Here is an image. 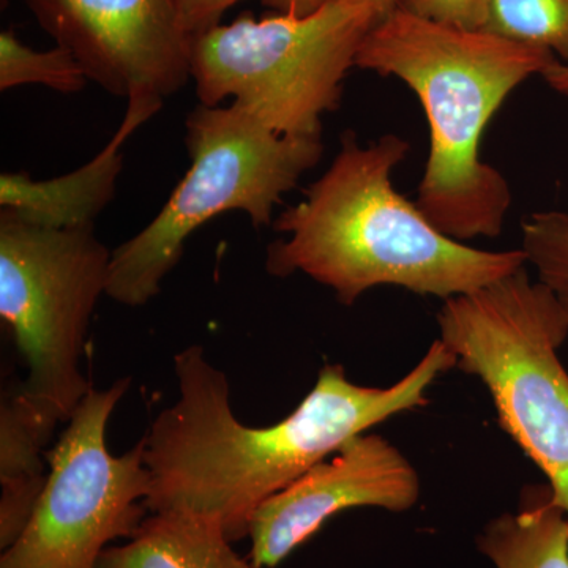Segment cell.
Wrapping results in <instances>:
<instances>
[{
	"label": "cell",
	"mask_w": 568,
	"mask_h": 568,
	"mask_svg": "<svg viewBox=\"0 0 568 568\" xmlns=\"http://www.w3.org/2000/svg\"><path fill=\"white\" fill-rule=\"evenodd\" d=\"M455 366L457 358L440 339L390 387L358 386L342 365L328 364L290 416L254 428L231 409L226 375L203 347L189 346L174 355L178 402L142 437L149 514L193 511L219 523L231 541L242 540L265 500L353 437L428 405L429 387Z\"/></svg>",
	"instance_id": "cell-1"
},
{
	"label": "cell",
	"mask_w": 568,
	"mask_h": 568,
	"mask_svg": "<svg viewBox=\"0 0 568 568\" xmlns=\"http://www.w3.org/2000/svg\"><path fill=\"white\" fill-rule=\"evenodd\" d=\"M407 153L398 134L366 145L343 134L327 171L272 224L287 239L268 245V274L298 272L351 306L379 286L447 301L529 265L521 248L488 252L440 233L416 201L396 192L394 171Z\"/></svg>",
	"instance_id": "cell-2"
},
{
	"label": "cell",
	"mask_w": 568,
	"mask_h": 568,
	"mask_svg": "<svg viewBox=\"0 0 568 568\" xmlns=\"http://www.w3.org/2000/svg\"><path fill=\"white\" fill-rule=\"evenodd\" d=\"M556 62L549 51L398 7L365 37L355 67L405 82L424 108L429 153L416 204L440 233L463 244L503 233L514 196L481 159V138L508 95Z\"/></svg>",
	"instance_id": "cell-3"
},
{
	"label": "cell",
	"mask_w": 568,
	"mask_h": 568,
	"mask_svg": "<svg viewBox=\"0 0 568 568\" xmlns=\"http://www.w3.org/2000/svg\"><path fill=\"white\" fill-rule=\"evenodd\" d=\"M436 320L457 368L488 388L500 428L545 474L568 519V372L558 355L568 316L559 298L523 267L447 298Z\"/></svg>",
	"instance_id": "cell-4"
},
{
	"label": "cell",
	"mask_w": 568,
	"mask_h": 568,
	"mask_svg": "<svg viewBox=\"0 0 568 568\" xmlns=\"http://www.w3.org/2000/svg\"><path fill=\"white\" fill-rule=\"evenodd\" d=\"M189 171L141 233L112 252L108 297L149 304L178 265L194 231L222 213L241 211L253 227L272 226L284 194L320 163L323 136H282L239 104H197L185 122Z\"/></svg>",
	"instance_id": "cell-5"
},
{
	"label": "cell",
	"mask_w": 568,
	"mask_h": 568,
	"mask_svg": "<svg viewBox=\"0 0 568 568\" xmlns=\"http://www.w3.org/2000/svg\"><path fill=\"white\" fill-rule=\"evenodd\" d=\"M383 18L372 0H332L306 14L242 13L193 37L192 80L201 104L224 100L282 136H323L365 37Z\"/></svg>",
	"instance_id": "cell-6"
},
{
	"label": "cell",
	"mask_w": 568,
	"mask_h": 568,
	"mask_svg": "<svg viewBox=\"0 0 568 568\" xmlns=\"http://www.w3.org/2000/svg\"><path fill=\"white\" fill-rule=\"evenodd\" d=\"M111 257L95 227L48 230L0 212V317L28 365L18 395L50 436L92 390L80 361Z\"/></svg>",
	"instance_id": "cell-7"
},
{
	"label": "cell",
	"mask_w": 568,
	"mask_h": 568,
	"mask_svg": "<svg viewBox=\"0 0 568 568\" xmlns=\"http://www.w3.org/2000/svg\"><path fill=\"white\" fill-rule=\"evenodd\" d=\"M130 377L85 395L48 457L50 476L31 519L0 568H97L119 538H132L148 518L151 476L144 439L115 457L106 429Z\"/></svg>",
	"instance_id": "cell-8"
},
{
	"label": "cell",
	"mask_w": 568,
	"mask_h": 568,
	"mask_svg": "<svg viewBox=\"0 0 568 568\" xmlns=\"http://www.w3.org/2000/svg\"><path fill=\"white\" fill-rule=\"evenodd\" d=\"M89 81L130 100L166 99L192 80L193 37L174 0H22Z\"/></svg>",
	"instance_id": "cell-9"
},
{
	"label": "cell",
	"mask_w": 568,
	"mask_h": 568,
	"mask_svg": "<svg viewBox=\"0 0 568 568\" xmlns=\"http://www.w3.org/2000/svg\"><path fill=\"white\" fill-rule=\"evenodd\" d=\"M420 497L416 467L381 435H358L254 511L248 558L275 568L325 523L349 508L406 511Z\"/></svg>",
	"instance_id": "cell-10"
},
{
	"label": "cell",
	"mask_w": 568,
	"mask_h": 568,
	"mask_svg": "<svg viewBox=\"0 0 568 568\" xmlns=\"http://www.w3.org/2000/svg\"><path fill=\"white\" fill-rule=\"evenodd\" d=\"M163 100L138 95L129 100L125 118L99 155L69 174L36 181L28 173L0 175V205L21 222L48 230L95 227L100 213L114 200L123 168V145L162 110Z\"/></svg>",
	"instance_id": "cell-11"
},
{
	"label": "cell",
	"mask_w": 568,
	"mask_h": 568,
	"mask_svg": "<svg viewBox=\"0 0 568 568\" xmlns=\"http://www.w3.org/2000/svg\"><path fill=\"white\" fill-rule=\"evenodd\" d=\"M222 526L189 510L153 511L121 547H108L97 568H257L239 555Z\"/></svg>",
	"instance_id": "cell-12"
},
{
	"label": "cell",
	"mask_w": 568,
	"mask_h": 568,
	"mask_svg": "<svg viewBox=\"0 0 568 568\" xmlns=\"http://www.w3.org/2000/svg\"><path fill=\"white\" fill-rule=\"evenodd\" d=\"M51 436L18 392H9L0 405V548L21 536L44 488L50 466L43 448Z\"/></svg>",
	"instance_id": "cell-13"
},
{
	"label": "cell",
	"mask_w": 568,
	"mask_h": 568,
	"mask_svg": "<svg viewBox=\"0 0 568 568\" xmlns=\"http://www.w3.org/2000/svg\"><path fill=\"white\" fill-rule=\"evenodd\" d=\"M496 568H568V519L547 485H529L517 514L491 519L477 538Z\"/></svg>",
	"instance_id": "cell-14"
},
{
	"label": "cell",
	"mask_w": 568,
	"mask_h": 568,
	"mask_svg": "<svg viewBox=\"0 0 568 568\" xmlns=\"http://www.w3.org/2000/svg\"><path fill=\"white\" fill-rule=\"evenodd\" d=\"M484 31L568 63V0H491Z\"/></svg>",
	"instance_id": "cell-15"
},
{
	"label": "cell",
	"mask_w": 568,
	"mask_h": 568,
	"mask_svg": "<svg viewBox=\"0 0 568 568\" xmlns=\"http://www.w3.org/2000/svg\"><path fill=\"white\" fill-rule=\"evenodd\" d=\"M88 82L77 59L58 44L50 51H37L22 43L13 31L0 33V91L41 84L55 92L77 93Z\"/></svg>",
	"instance_id": "cell-16"
},
{
	"label": "cell",
	"mask_w": 568,
	"mask_h": 568,
	"mask_svg": "<svg viewBox=\"0 0 568 568\" xmlns=\"http://www.w3.org/2000/svg\"><path fill=\"white\" fill-rule=\"evenodd\" d=\"M521 250L538 280L559 298L568 316V212L530 213L521 223Z\"/></svg>",
	"instance_id": "cell-17"
},
{
	"label": "cell",
	"mask_w": 568,
	"mask_h": 568,
	"mask_svg": "<svg viewBox=\"0 0 568 568\" xmlns=\"http://www.w3.org/2000/svg\"><path fill=\"white\" fill-rule=\"evenodd\" d=\"M396 7L439 24L484 31L491 0H396Z\"/></svg>",
	"instance_id": "cell-18"
},
{
	"label": "cell",
	"mask_w": 568,
	"mask_h": 568,
	"mask_svg": "<svg viewBox=\"0 0 568 568\" xmlns=\"http://www.w3.org/2000/svg\"><path fill=\"white\" fill-rule=\"evenodd\" d=\"M241 0H174L183 29L194 37L222 24V17ZM265 7L283 13L291 0H261Z\"/></svg>",
	"instance_id": "cell-19"
},
{
	"label": "cell",
	"mask_w": 568,
	"mask_h": 568,
	"mask_svg": "<svg viewBox=\"0 0 568 568\" xmlns=\"http://www.w3.org/2000/svg\"><path fill=\"white\" fill-rule=\"evenodd\" d=\"M325 2H332V0H291L283 13L293 11V13L306 14L310 13V11L316 10L317 7L323 6ZM372 2L376 3L383 18L390 13L396 7V0H372Z\"/></svg>",
	"instance_id": "cell-20"
},
{
	"label": "cell",
	"mask_w": 568,
	"mask_h": 568,
	"mask_svg": "<svg viewBox=\"0 0 568 568\" xmlns=\"http://www.w3.org/2000/svg\"><path fill=\"white\" fill-rule=\"evenodd\" d=\"M541 78L552 91L568 99V63L556 62Z\"/></svg>",
	"instance_id": "cell-21"
}]
</instances>
